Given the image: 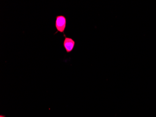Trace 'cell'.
<instances>
[{
    "mask_svg": "<svg viewBox=\"0 0 156 117\" xmlns=\"http://www.w3.org/2000/svg\"><path fill=\"white\" fill-rule=\"evenodd\" d=\"M65 39L63 41V46L67 53H70L73 51L75 45V41L71 37H66L64 34Z\"/></svg>",
    "mask_w": 156,
    "mask_h": 117,
    "instance_id": "cell-2",
    "label": "cell"
},
{
    "mask_svg": "<svg viewBox=\"0 0 156 117\" xmlns=\"http://www.w3.org/2000/svg\"><path fill=\"white\" fill-rule=\"evenodd\" d=\"M0 117H4V116H1H1H0Z\"/></svg>",
    "mask_w": 156,
    "mask_h": 117,
    "instance_id": "cell-3",
    "label": "cell"
},
{
    "mask_svg": "<svg viewBox=\"0 0 156 117\" xmlns=\"http://www.w3.org/2000/svg\"><path fill=\"white\" fill-rule=\"evenodd\" d=\"M67 23V19L65 15H58L56 17L55 27L57 31L54 34H57L58 32L65 34V30Z\"/></svg>",
    "mask_w": 156,
    "mask_h": 117,
    "instance_id": "cell-1",
    "label": "cell"
}]
</instances>
